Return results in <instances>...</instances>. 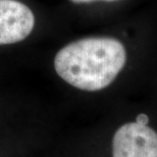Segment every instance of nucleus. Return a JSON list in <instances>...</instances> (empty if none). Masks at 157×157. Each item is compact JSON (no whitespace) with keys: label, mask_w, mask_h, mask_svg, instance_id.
<instances>
[{"label":"nucleus","mask_w":157,"mask_h":157,"mask_svg":"<svg viewBox=\"0 0 157 157\" xmlns=\"http://www.w3.org/2000/svg\"><path fill=\"white\" fill-rule=\"evenodd\" d=\"M74 3H88L92 1H118V0H71Z\"/></svg>","instance_id":"obj_5"},{"label":"nucleus","mask_w":157,"mask_h":157,"mask_svg":"<svg viewBox=\"0 0 157 157\" xmlns=\"http://www.w3.org/2000/svg\"><path fill=\"white\" fill-rule=\"evenodd\" d=\"M127 50L112 37H88L70 44L56 53L54 68L64 82L89 92L108 87L124 67Z\"/></svg>","instance_id":"obj_1"},{"label":"nucleus","mask_w":157,"mask_h":157,"mask_svg":"<svg viewBox=\"0 0 157 157\" xmlns=\"http://www.w3.org/2000/svg\"><path fill=\"white\" fill-rule=\"evenodd\" d=\"M112 157H157V132L137 121L121 125L112 139Z\"/></svg>","instance_id":"obj_2"},{"label":"nucleus","mask_w":157,"mask_h":157,"mask_svg":"<svg viewBox=\"0 0 157 157\" xmlns=\"http://www.w3.org/2000/svg\"><path fill=\"white\" fill-rule=\"evenodd\" d=\"M137 121L138 124H148L149 117H148V115L145 114V113H140L137 117L136 121Z\"/></svg>","instance_id":"obj_4"},{"label":"nucleus","mask_w":157,"mask_h":157,"mask_svg":"<svg viewBox=\"0 0 157 157\" xmlns=\"http://www.w3.org/2000/svg\"><path fill=\"white\" fill-rule=\"evenodd\" d=\"M35 17L26 4L0 0V45L21 42L32 33Z\"/></svg>","instance_id":"obj_3"}]
</instances>
